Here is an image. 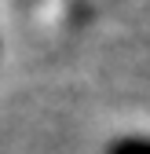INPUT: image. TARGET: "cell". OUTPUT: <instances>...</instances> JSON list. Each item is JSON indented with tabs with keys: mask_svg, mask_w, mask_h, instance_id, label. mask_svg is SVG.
Returning a JSON list of instances; mask_svg holds the SVG:
<instances>
[{
	"mask_svg": "<svg viewBox=\"0 0 150 154\" xmlns=\"http://www.w3.org/2000/svg\"><path fill=\"white\" fill-rule=\"evenodd\" d=\"M106 154H150V140L146 136H121L106 147Z\"/></svg>",
	"mask_w": 150,
	"mask_h": 154,
	"instance_id": "cell-1",
	"label": "cell"
}]
</instances>
